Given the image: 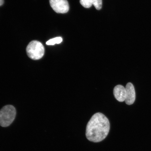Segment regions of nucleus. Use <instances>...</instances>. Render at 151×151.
I'll return each mask as SVG.
<instances>
[{
    "instance_id": "nucleus-3",
    "label": "nucleus",
    "mask_w": 151,
    "mask_h": 151,
    "mask_svg": "<svg viewBox=\"0 0 151 151\" xmlns=\"http://www.w3.org/2000/svg\"><path fill=\"white\" fill-rule=\"evenodd\" d=\"M45 50L44 47L42 43L36 40L31 41L26 48L28 56L35 60L42 58L44 55Z\"/></svg>"
},
{
    "instance_id": "nucleus-8",
    "label": "nucleus",
    "mask_w": 151,
    "mask_h": 151,
    "mask_svg": "<svg viewBox=\"0 0 151 151\" xmlns=\"http://www.w3.org/2000/svg\"><path fill=\"white\" fill-rule=\"evenodd\" d=\"M80 3L83 6L86 8H89L92 4V0H80Z\"/></svg>"
},
{
    "instance_id": "nucleus-5",
    "label": "nucleus",
    "mask_w": 151,
    "mask_h": 151,
    "mask_svg": "<svg viewBox=\"0 0 151 151\" xmlns=\"http://www.w3.org/2000/svg\"><path fill=\"white\" fill-rule=\"evenodd\" d=\"M126 98L125 102L128 105H131L134 102L136 95L134 87L131 83H128L126 86Z\"/></svg>"
},
{
    "instance_id": "nucleus-6",
    "label": "nucleus",
    "mask_w": 151,
    "mask_h": 151,
    "mask_svg": "<svg viewBox=\"0 0 151 151\" xmlns=\"http://www.w3.org/2000/svg\"><path fill=\"white\" fill-rule=\"evenodd\" d=\"M113 94L115 98L119 101L122 102L125 101L126 98L125 88L122 85H117L114 88Z\"/></svg>"
},
{
    "instance_id": "nucleus-7",
    "label": "nucleus",
    "mask_w": 151,
    "mask_h": 151,
    "mask_svg": "<svg viewBox=\"0 0 151 151\" xmlns=\"http://www.w3.org/2000/svg\"><path fill=\"white\" fill-rule=\"evenodd\" d=\"M62 41L61 37H58L50 40L46 43L48 45H54L55 44H60Z\"/></svg>"
},
{
    "instance_id": "nucleus-10",
    "label": "nucleus",
    "mask_w": 151,
    "mask_h": 151,
    "mask_svg": "<svg viewBox=\"0 0 151 151\" xmlns=\"http://www.w3.org/2000/svg\"><path fill=\"white\" fill-rule=\"evenodd\" d=\"M4 3V0H0V6L2 5Z\"/></svg>"
},
{
    "instance_id": "nucleus-4",
    "label": "nucleus",
    "mask_w": 151,
    "mask_h": 151,
    "mask_svg": "<svg viewBox=\"0 0 151 151\" xmlns=\"http://www.w3.org/2000/svg\"><path fill=\"white\" fill-rule=\"evenodd\" d=\"M51 6L58 14H65L69 10V6L67 0H50Z\"/></svg>"
},
{
    "instance_id": "nucleus-2",
    "label": "nucleus",
    "mask_w": 151,
    "mask_h": 151,
    "mask_svg": "<svg viewBox=\"0 0 151 151\" xmlns=\"http://www.w3.org/2000/svg\"><path fill=\"white\" fill-rule=\"evenodd\" d=\"M16 110L12 105L5 106L0 111V125L6 127L10 125L16 116Z\"/></svg>"
},
{
    "instance_id": "nucleus-1",
    "label": "nucleus",
    "mask_w": 151,
    "mask_h": 151,
    "mask_svg": "<svg viewBox=\"0 0 151 151\" xmlns=\"http://www.w3.org/2000/svg\"><path fill=\"white\" fill-rule=\"evenodd\" d=\"M109 129L110 123L108 118L102 113H96L87 124L86 138L92 142H100L107 137Z\"/></svg>"
},
{
    "instance_id": "nucleus-9",
    "label": "nucleus",
    "mask_w": 151,
    "mask_h": 151,
    "mask_svg": "<svg viewBox=\"0 0 151 151\" xmlns=\"http://www.w3.org/2000/svg\"><path fill=\"white\" fill-rule=\"evenodd\" d=\"M92 4L97 10H100L102 6V0H92Z\"/></svg>"
}]
</instances>
